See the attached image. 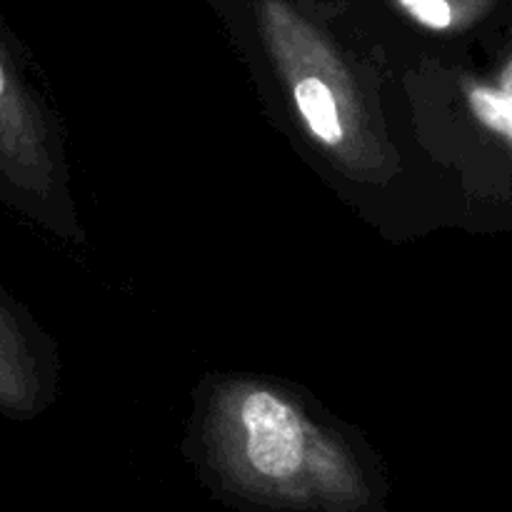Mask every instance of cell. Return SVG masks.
Returning <instances> with one entry per match:
<instances>
[{
  "instance_id": "cell-5",
  "label": "cell",
  "mask_w": 512,
  "mask_h": 512,
  "mask_svg": "<svg viewBox=\"0 0 512 512\" xmlns=\"http://www.w3.org/2000/svg\"><path fill=\"white\" fill-rule=\"evenodd\" d=\"M420 23L430 25V28H448L453 23V13L445 0H400Z\"/></svg>"
},
{
  "instance_id": "cell-6",
  "label": "cell",
  "mask_w": 512,
  "mask_h": 512,
  "mask_svg": "<svg viewBox=\"0 0 512 512\" xmlns=\"http://www.w3.org/2000/svg\"><path fill=\"white\" fill-rule=\"evenodd\" d=\"M500 93H503L508 100H512V60L503 73V85H500Z\"/></svg>"
},
{
  "instance_id": "cell-4",
  "label": "cell",
  "mask_w": 512,
  "mask_h": 512,
  "mask_svg": "<svg viewBox=\"0 0 512 512\" xmlns=\"http://www.w3.org/2000/svg\"><path fill=\"white\" fill-rule=\"evenodd\" d=\"M470 105L488 128L498 130L512 140V100L505 98L500 90L475 88L470 93Z\"/></svg>"
},
{
  "instance_id": "cell-2",
  "label": "cell",
  "mask_w": 512,
  "mask_h": 512,
  "mask_svg": "<svg viewBox=\"0 0 512 512\" xmlns=\"http://www.w3.org/2000/svg\"><path fill=\"white\" fill-rule=\"evenodd\" d=\"M295 103L303 113L308 128L318 135L323 143H338L343 138V125H340L338 103L335 95L323 80L303 78L295 85Z\"/></svg>"
},
{
  "instance_id": "cell-1",
  "label": "cell",
  "mask_w": 512,
  "mask_h": 512,
  "mask_svg": "<svg viewBox=\"0 0 512 512\" xmlns=\"http://www.w3.org/2000/svg\"><path fill=\"white\" fill-rule=\"evenodd\" d=\"M240 423L250 470L268 483L290 488L305 463V425L293 405L255 390L240 405Z\"/></svg>"
},
{
  "instance_id": "cell-3",
  "label": "cell",
  "mask_w": 512,
  "mask_h": 512,
  "mask_svg": "<svg viewBox=\"0 0 512 512\" xmlns=\"http://www.w3.org/2000/svg\"><path fill=\"white\" fill-rule=\"evenodd\" d=\"M23 395L20 380V335L0 303V403L18 405Z\"/></svg>"
}]
</instances>
